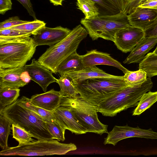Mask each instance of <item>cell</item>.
I'll return each mask as SVG.
<instances>
[{"label":"cell","mask_w":157,"mask_h":157,"mask_svg":"<svg viewBox=\"0 0 157 157\" xmlns=\"http://www.w3.org/2000/svg\"><path fill=\"white\" fill-rule=\"evenodd\" d=\"M74 144H64L57 140H38L17 146L2 149L1 156H43L63 155L76 150Z\"/></svg>","instance_id":"7"},{"label":"cell","mask_w":157,"mask_h":157,"mask_svg":"<svg viewBox=\"0 0 157 157\" xmlns=\"http://www.w3.org/2000/svg\"><path fill=\"white\" fill-rule=\"evenodd\" d=\"M131 137H140L157 140V132L151 128L142 129L138 126L132 127L126 125L125 126L115 125L112 130L108 132L104 139V144L115 146L119 141Z\"/></svg>","instance_id":"9"},{"label":"cell","mask_w":157,"mask_h":157,"mask_svg":"<svg viewBox=\"0 0 157 157\" xmlns=\"http://www.w3.org/2000/svg\"><path fill=\"white\" fill-rule=\"evenodd\" d=\"M37 46L30 36L0 42V68L24 67L34 54Z\"/></svg>","instance_id":"5"},{"label":"cell","mask_w":157,"mask_h":157,"mask_svg":"<svg viewBox=\"0 0 157 157\" xmlns=\"http://www.w3.org/2000/svg\"><path fill=\"white\" fill-rule=\"evenodd\" d=\"M144 36V31L130 25L117 32L113 42L118 49L126 53L131 52Z\"/></svg>","instance_id":"10"},{"label":"cell","mask_w":157,"mask_h":157,"mask_svg":"<svg viewBox=\"0 0 157 157\" xmlns=\"http://www.w3.org/2000/svg\"><path fill=\"white\" fill-rule=\"evenodd\" d=\"M11 0H0V13L4 15L7 11L12 9Z\"/></svg>","instance_id":"38"},{"label":"cell","mask_w":157,"mask_h":157,"mask_svg":"<svg viewBox=\"0 0 157 157\" xmlns=\"http://www.w3.org/2000/svg\"><path fill=\"white\" fill-rule=\"evenodd\" d=\"M157 101V91L144 94L133 112L132 115H139Z\"/></svg>","instance_id":"22"},{"label":"cell","mask_w":157,"mask_h":157,"mask_svg":"<svg viewBox=\"0 0 157 157\" xmlns=\"http://www.w3.org/2000/svg\"><path fill=\"white\" fill-rule=\"evenodd\" d=\"M83 68L82 55H79L76 51L60 63L56 72L62 76L69 72L81 70Z\"/></svg>","instance_id":"21"},{"label":"cell","mask_w":157,"mask_h":157,"mask_svg":"<svg viewBox=\"0 0 157 157\" xmlns=\"http://www.w3.org/2000/svg\"><path fill=\"white\" fill-rule=\"evenodd\" d=\"M62 96L59 91L52 89L44 93L32 96L30 102L35 105L52 112L59 106Z\"/></svg>","instance_id":"17"},{"label":"cell","mask_w":157,"mask_h":157,"mask_svg":"<svg viewBox=\"0 0 157 157\" xmlns=\"http://www.w3.org/2000/svg\"><path fill=\"white\" fill-rule=\"evenodd\" d=\"M65 74L71 79L73 82L99 77L116 78H124L123 76H116L108 74L96 66L85 67L81 70L69 72Z\"/></svg>","instance_id":"19"},{"label":"cell","mask_w":157,"mask_h":157,"mask_svg":"<svg viewBox=\"0 0 157 157\" xmlns=\"http://www.w3.org/2000/svg\"><path fill=\"white\" fill-rule=\"evenodd\" d=\"M20 90L19 88L0 90V109L9 105L16 101L20 95Z\"/></svg>","instance_id":"27"},{"label":"cell","mask_w":157,"mask_h":157,"mask_svg":"<svg viewBox=\"0 0 157 157\" xmlns=\"http://www.w3.org/2000/svg\"><path fill=\"white\" fill-rule=\"evenodd\" d=\"M50 2L55 6H62L63 0H49Z\"/></svg>","instance_id":"40"},{"label":"cell","mask_w":157,"mask_h":157,"mask_svg":"<svg viewBox=\"0 0 157 157\" xmlns=\"http://www.w3.org/2000/svg\"><path fill=\"white\" fill-rule=\"evenodd\" d=\"M21 3L27 10L30 15L33 17L34 20L37 19L35 12L33 10L32 5L30 0H16Z\"/></svg>","instance_id":"37"},{"label":"cell","mask_w":157,"mask_h":157,"mask_svg":"<svg viewBox=\"0 0 157 157\" xmlns=\"http://www.w3.org/2000/svg\"><path fill=\"white\" fill-rule=\"evenodd\" d=\"M138 68L145 71L148 77L157 75V55L153 52L148 53L139 63Z\"/></svg>","instance_id":"23"},{"label":"cell","mask_w":157,"mask_h":157,"mask_svg":"<svg viewBox=\"0 0 157 157\" xmlns=\"http://www.w3.org/2000/svg\"><path fill=\"white\" fill-rule=\"evenodd\" d=\"M24 67L31 79L37 83L44 92L47 91L49 84L56 82L57 79L52 75L53 72L35 59L30 64Z\"/></svg>","instance_id":"14"},{"label":"cell","mask_w":157,"mask_h":157,"mask_svg":"<svg viewBox=\"0 0 157 157\" xmlns=\"http://www.w3.org/2000/svg\"><path fill=\"white\" fill-rule=\"evenodd\" d=\"M124 79L128 85H133L142 83L147 78L146 72L139 69L135 71H128L124 74Z\"/></svg>","instance_id":"28"},{"label":"cell","mask_w":157,"mask_h":157,"mask_svg":"<svg viewBox=\"0 0 157 157\" xmlns=\"http://www.w3.org/2000/svg\"><path fill=\"white\" fill-rule=\"evenodd\" d=\"M55 120L65 129L76 135L86 133L85 128L78 121L71 109L60 102L52 111Z\"/></svg>","instance_id":"13"},{"label":"cell","mask_w":157,"mask_h":157,"mask_svg":"<svg viewBox=\"0 0 157 157\" xmlns=\"http://www.w3.org/2000/svg\"><path fill=\"white\" fill-rule=\"evenodd\" d=\"M71 30L67 28L58 26L50 28L42 27L33 35V39L36 46L55 44L65 38Z\"/></svg>","instance_id":"12"},{"label":"cell","mask_w":157,"mask_h":157,"mask_svg":"<svg viewBox=\"0 0 157 157\" xmlns=\"http://www.w3.org/2000/svg\"><path fill=\"white\" fill-rule=\"evenodd\" d=\"M99 9V16L112 15L123 11L125 0H92Z\"/></svg>","instance_id":"20"},{"label":"cell","mask_w":157,"mask_h":157,"mask_svg":"<svg viewBox=\"0 0 157 157\" xmlns=\"http://www.w3.org/2000/svg\"><path fill=\"white\" fill-rule=\"evenodd\" d=\"M73 83L80 96L95 106L128 85L124 78L99 77Z\"/></svg>","instance_id":"2"},{"label":"cell","mask_w":157,"mask_h":157,"mask_svg":"<svg viewBox=\"0 0 157 157\" xmlns=\"http://www.w3.org/2000/svg\"><path fill=\"white\" fill-rule=\"evenodd\" d=\"M157 1V0H143L140 4H141L143 2H145V1Z\"/></svg>","instance_id":"42"},{"label":"cell","mask_w":157,"mask_h":157,"mask_svg":"<svg viewBox=\"0 0 157 157\" xmlns=\"http://www.w3.org/2000/svg\"><path fill=\"white\" fill-rule=\"evenodd\" d=\"M60 102L71 109L86 133L100 135L108 133V126L99 120L96 106L83 100L79 95L75 98L62 96Z\"/></svg>","instance_id":"8"},{"label":"cell","mask_w":157,"mask_h":157,"mask_svg":"<svg viewBox=\"0 0 157 157\" xmlns=\"http://www.w3.org/2000/svg\"><path fill=\"white\" fill-rule=\"evenodd\" d=\"M10 122L3 116L0 115V146L2 149L8 147V140L11 131Z\"/></svg>","instance_id":"29"},{"label":"cell","mask_w":157,"mask_h":157,"mask_svg":"<svg viewBox=\"0 0 157 157\" xmlns=\"http://www.w3.org/2000/svg\"><path fill=\"white\" fill-rule=\"evenodd\" d=\"M77 8L80 10L87 19H94L99 15V9L92 0H76Z\"/></svg>","instance_id":"24"},{"label":"cell","mask_w":157,"mask_h":157,"mask_svg":"<svg viewBox=\"0 0 157 157\" xmlns=\"http://www.w3.org/2000/svg\"><path fill=\"white\" fill-rule=\"evenodd\" d=\"M1 115L31 134L37 140L53 139L48 131L45 119L19 104L17 100L0 109Z\"/></svg>","instance_id":"3"},{"label":"cell","mask_w":157,"mask_h":157,"mask_svg":"<svg viewBox=\"0 0 157 157\" xmlns=\"http://www.w3.org/2000/svg\"><path fill=\"white\" fill-rule=\"evenodd\" d=\"M28 21L21 20L18 16L11 17L0 23V30L9 28Z\"/></svg>","instance_id":"34"},{"label":"cell","mask_w":157,"mask_h":157,"mask_svg":"<svg viewBox=\"0 0 157 157\" xmlns=\"http://www.w3.org/2000/svg\"><path fill=\"white\" fill-rule=\"evenodd\" d=\"M143 0H125V6L123 11L128 15L132 13Z\"/></svg>","instance_id":"35"},{"label":"cell","mask_w":157,"mask_h":157,"mask_svg":"<svg viewBox=\"0 0 157 157\" xmlns=\"http://www.w3.org/2000/svg\"><path fill=\"white\" fill-rule=\"evenodd\" d=\"M11 129L12 131L13 138L19 143L18 145L27 144L34 140L32 135L19 126L12 124Z\"/></svg>","instance_id":"32"},{"label":"cell","mask_w":157,"mask_h":157,"mask_svg":"<svg viewBox=\"0 0 157 157\" xmlns=\"http://www.w3.org/2000/svg\"><path fill=\"white\" fill-rule=\"evenodd\" d=\"M157 43V36L144 37L130 52L123 61L124 64L140 63L145 54Z\"/></svg>","instance_id":"18"},{"label":"cell","mask_w":157,"mask_h":157,"mask_svg":"<svg viewBox=\"0 0 157 157\" xmlns=\"http://www.w3.org/2000/svg\"><path fill=\"white\" fill-rule=\"evenodd\" d=\"M56 82L60 86L59 91L62 96L75 98L79 94L72 80L66 74L60 76L59 79H57Z\"/></svg>","instance_id":"26"},{"label":"cell","mask_w":157,"mask_h":157,"mask_svg":"<svg viewBox=\"0 0 157 157\" xmlns=\"http://www.w3.org/2000/svg\"><path fill=\"white\" fill-rule=\"evenodd\" d=\"M17 101L21 105L39 115L45 120H55L52 112L34 105L30 102V99L25 96H23Z\"/></svg>","instance_id":"25"},{"label":"cell","mask_w":157,"mask_h":157,"mask_svg":"<svg viewBox=\"0 0 157 157\" xmlns=\"http://www.w3.org/2000/svg\"><path fill=\"white\" fill-rule=\"evenodd\" d=\"M153 53L154 54L157 55V46L156 47L155 49L154 50V51L153 52Z\"/></svg>","instance_id":"41"},{"label":"cell","mask_w":157,"mask_h":157,"mask_svg":"<svg viewBox=\"0 0 157 157\" xmlns=\"http://www.w3.org/2000/svg\"><path fill=\"white\" fill-rule=\"evenodd\" d=\"M152 87L151 78L148 77L142 83L128 85L96 106L97 112L105 116L114 117L137 105L143 94L150 91Z\"/></svg>","instance_id":"1"},{"label":"cell","mask_w":157,"mask_h":157,"mask_svg":"<svg viewBox=\"0 0 157 157\" xmlns=\"http://www.w3.org/2000/svg\"><path fill=\"white\" fill-rule=\"evenodd\" d=\"M138 6L157 10V1H145L140 4Z\"/></svg>","instance_id":"39"},{"label":"cell","mask_w":157,"mask_h":157,"mask_svg":"<svg viewBox=\"0 0 157 157\" xmlns=\"http://www.w3.org/2000/svg\"><path fill=\"white\" fill-rule=\"evenodd\" d=\"M47 129L53 139L63 141L65 139V132L66 129L62 127L56 120H45Z\"/></svg>","instance_id":"30"},{"label":"cell","mask_w":157,"mask_h":157,"mask_svg":"<svg viewBox=\"0 0 157 157\" xmlns=\"http://www.w3.org/2000/svg\"><path fill=\"white\" fill-rule=\"evenodd\" d=\"M144 37L157 36V19L144 30Z\"/></svg>","instance_id":"36"},{"label":"cell","mask_w":157,"mask_h":157,"mask_svg":"<svg viewBox=\"0 0 157 157\" xmlns=\"http://www.w3.org/2000/svg\"><path fill=\"white\" fill-rule=\"evenodd\" d=\"M80 23L93 40L101 38L113 42L117 32L131 25L128 15L123 11L116 15L98 16L91 19L82 18Z\"/></svg>","instance_id":"6"},{"label":"cell","mask_w":157,"mask_h":157,"mask_svg":"<svg viewBox=\"0 0 157 157\" xmlns=\"http://www.w3.org/2000/svg\"><path fill=\"white\" fill-rule=\"evenodd\" d=\"M46 24L44 21L36 19L9 28L29 33L33 35L41 28L45 26Z\"/></svg>","instance_id":"31"},{"label":"cell","mask_w":157,"mask_h":157,"mask_svg":"<svg viewBox=\"0 0 157 157\" xmlns=\"http://www.w3.org/2000/svg\"><path fill=\"white\" fill-rule=\"evenodd\" d=\"M30 80L24 66L6 69L0 68V90L19 88L27 85Z\"/></svg>","instance_id":"11"},{"label":"cell","mask_w":157,"mask_h":157,"mask_svg":"<svg viewBox=\"0 0 157 157\" xmlns=\"http://www.w3.org/2000/svg\"><path fill=\"white\" fill-rule=\"evenodd\" d=\"M88 34L86 29L81 25L76 26L63 40L50 46L38 61L53 73L56 74V70L59 65L76 51L80 42Z\"/></svg>","instance_id":"4"},{"label":"cell","mask_w":157,"mask_h":157,"mask_svg":"<svg viewBox=\"0 0 157 157\" xmlns=\"http://www.w3.org/2000/svg\"><path fill=\"white\" fill-rule=\"evenodd\" d=\"M82 61L84 68L97 65H106L116 67L122 71L124 74L129 71L109 54L96 49L88 51L86 54L82 55Z\"/></svg>","instance_id":"15"},{"label":"cell","mask_w":157,"mask_h":157,"mask_svg":"<svg viewBox=\"0 0 157 157\" xmlns=\"http://www.w3.org/2000/svg\"><path fill=\"white\" fill-rule=\"evenodd\" d=\"M128 18L131 25L144 31L157 19V10L137 6Z\"/></svg>","instance_id":"16"},{"label":"cell","mask_w":157,"mask_h":157,"mask_svg":"<svg viewBox=\"0 0 157 157\" xmlns=\"http://www.w3.org/2000/svg\"><path fill=\"white\" fill-rule=\"evenodd\" d=\"M31 35L29 33L10 28L0 30V42L24 38Z\"/></svg>","instance_id":"33"}]
</instances>
